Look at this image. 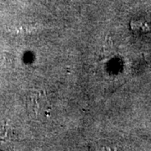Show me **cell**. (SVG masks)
Wrapping results in <instances>:
<instances>
[{"label": "cell", "mask_w": 151, "mask_h": 151, "mask_svg": "<svg viewBox=\"0 0 151 151\" xmlns=\"http://www.w3.org/2000/svg\"><path fill=\"white\" fill-rule=\"evenodd\" d=\"M27 107L35 118L46 119L50 114L51 106L46 92L33 89L28 94Z\"/></svg>", "instance_id": "cell-1"}]
</instances>
